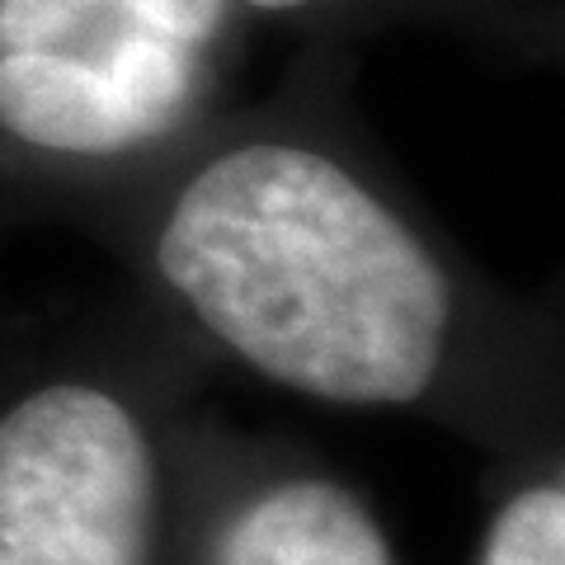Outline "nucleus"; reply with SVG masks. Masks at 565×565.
<instances>
[{
	"instance_id": "obj_1",
	"label": "nucleus",
	"mask_w": 565,
	"mask_h": 565,
	"mask_svg": "<svg viewBox=\"0 0 565 565\" xmlns=\"http://www.w3.org/2000/svg\"><path fill=\"white\" fill-rule=\"evenodd\" d=\"M156 259L226 349L302 396L405 405L444 363V269L392 207L307 147L255 141L193 174Z\"/></svg>"
},
{
	"instance_id": "obj_3",
	"label": "nucleus",
	"mask_w": 565,
	"mask_h": 565,
	"mask_svg": "<svg viewBox=\"0 0 565 565\" xmlns=\"http://www.w3.org/2000/svg\"><path fill=\"white\" fill-rule=\"evenodd\" d=\"M212 52L151 47L118 66L0 52V128L39 151L118 156L166 137L207 85Z\"/></svg>"
},
{
	"instance_id": "obj_6",
	"label": "nucleus",
	"mask_w": 565,
	"mask_h": 565,
	"mask_svg": "<svg viewBox=\"0 0 565 565\" xmlns=\"http://www.w3.org/2000/svg\"><path fill=\"white\" fill-rule=\"evenodd\" d=\"M250 10H274V14H297V10H330V6H359V0H236Z\"/></svg>"
},
{
	"instance_id": "obj_2",
	"label": "nucleus",
	"mask_w": 565,
	"mask_h": 565,
	"mask_svg": "<svg viewBox=\"0 0 565 565\" xmlns=\"http://www.w3.org/2000/svg\"><path fill=\"white\" fill-rule=\"evenodd\" d=\"M156 457L128 405L43 386L0 419V565H147Z\"/></svg>"
},
{
	"instance_id": "obj_5",
	"label": "nucleus",
	"mask_w": 565,
	"mask_h": 565,
	"mask_svg": "<svg viewBox=\"0 0 565 565\" xmlns=\"http://www.w3.org/2000/svg\"><path fill=\"white\" fill-rule=\"evenodd\" d=\"M481 565H565V490H561V481L523 490L494 514Z\"/></svg>"
},
{
	"instance_id": "obj_4",
	"label": "nucleus",
	"mask_w": 565,
	"mask_h": 565,
	"mask_svg": "<svg viewBox=\"0 0 565 565\" xmlns=\"http://www.w3.org/2000/svg\"><path fill=\"white\" fill-rule=\"evenodd\" d=\"M222 565H392V546L349 490L292 481L232 523Z\"/></svg>"
}]
</instances>
